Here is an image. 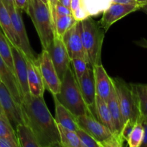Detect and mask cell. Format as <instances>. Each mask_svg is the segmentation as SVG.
<instances>
[{"instance_id": "6da1fadb", "label": "cell", "mask_w": 147, "mask_h": 147, "mask_svg": "<svg viewBox=\"0 0 147 147\" xmlns=\"http://www.w3.org/2000/svg\"><path fill=\"white\" fill-rule=\"evenodd\" d=\"M21 107L25 123L33 131L40 147L61 146L57 123L46 105L44 96L24 95Z\"/></svg>"}, {"instance_id": "7a4b0ae2", "label": "cell", "mask_w": 147, "mask_h": 147, "mask_svg": "<svg viewBox=\"0 0 147 147\" xmlns=\"http://www.w3.org/2000/svg\"><path fill=\"white\" fill-rule=\"evenodd\" d=\"M26 13L32 21L42 49L48 50L55 36L54 22L49 7L40 0H29Z\"/></svg>"}, {"instance_id": "3957f363", "label": "cell", "mask_w": 147, "mask_h": 147, "mask_svg": "<svg viewBox=\"0 0 147 147\" xmlns=\"http://www.w3.org/2000/svg\"><path fill=\"white\" fill-rule=\"evenodd\" d=\"M80 35L88 63L91 67L101 63V50L105 30L88 17L80 21Z\"/></svg>"}, {"instance_id": "277c9868", "label": "cell", "mask_w": 147, "mask_h": 147, "mask_svg": "<svg viewBox=\"0 0 147 147\" xmlns=\"http://www.w3.org/2000/svg\"><path fill=\"white\" fill-rule=\"evenodd\" d=\"M55 96L76 117L90 111L83 100L71 65L62 78L60 92Z\"/></svg>"}, {"instance_id": "5b68a950", "label": "cell", "mask_w": 147, "mask_h": 147, "mask_svg": "<svg viewBox=\"0 0 147 147\" xmlns=\"http://www.w3.org/2000/svg\"><path fill=\"white\" fill-rule=\"evenodd\" d=\"M111 80L116 90L123 124L129 120L136 123L138 122L139 113L132 85L129 84L120 78H111Z\"/></svg>"}, {"instance_id": "8992f818", "label": "cell", "mask_w": 147, "mask_h": 147, "mask_svg": "<svg viewBox=\"0 0 147 147\" xmlns=\"http://www.w3.org/2000/svg\"><path fill=\"white\" fill-rule=\"evenodd\" d=\"M37 59L45 89H47L52 95L56 96L60 92L61 80L57 75L49 52L42 49Z\"/></svg>"}, {"instance_id": "52a82bcc", "label": "cell", "mask_w": 147, "mask_h": 147, "mask_svg": "<svg viewBox=\"0 0 147 147\" xmlns=\"http://www.w3.org/2000/svg\"><path fill=\"white\" fill-rule=\"evenodd\" d=\"M76 119L79 128L84 130L98 142H100L101 146L102 143L107 140L113 134V132L100 123L90 111L84 115L77 116Z\"/></svg>"}, {"instance_id": "ba28073f", "label": "cell", "mask_w": 147, "mask_h": 147, "mask_svg": "<svg viewBox=\"0 0 147 147\" xmlns=\"http://www.w3.org/2000/svg\"><path fill=\"white\" fill-rule=\"evenodd\" d=\"M11 17V22H12L13 27L17 34V37L20 42V49L25 57L32 61H37V59L35 56V53L33 51L30 41H29L28 36L26 32L25 26L23 22L22 17L21 15V11L19 10L15 6L7 9Z\"/></svg>"}, {"instance_id": "9c48e42d", "label": "cell", "mask_w": 147, "mask_h": 147, "mask_svg": "<svg viewBox=\"0 0 147 147\" xmlns=\"http://www.w3.org/2000/svg\"><path fill=\"white\" fill-rule=\"evenodd\" d=\"M0 103L4 114L11 123H14L15 126L20 123H25L21 105L16 102L2 83H0Z\"/></svg>"}, {"instance_id": "30bf717a", "label": "cell", "mask_w": 147, "mask_h": 147, "mask_svg": "<svg viewBox=\"0 0 147 147\" xmlns=\"http://www.w3.org/2000/svg\"><path fill=\"white\" fill-rule=\"evenodd\" d=\"M47 50L49 52L59 78L62 80L71 63L70 58L61 37L55 34L53 44Z\"/></svg>"}, {"instance_id": "8fae6325", "label": "cell", "mask_w": 147, "mask_h": 147, "mask_svg": "<svg viewBox=\"0 0 147 147\" xmlns=\"http://www.w3.org/2000/svg\"><path fill=\"white\" fill-rule=\"evenodd\" d=\"M142 7L141 5L119 4L111 1L110 6L103 11L99 24L106 32L115 22L130 13L141 9Z\"/></svg>"}, {"instance_id": "7c38bea8", "label": "cell", "mask_w": 147, "mask_h": 147, "mask_svg": "<svg viewBox=\"0 0 147 147\" xmlns=\"http://www.w3.org/2000/svg\"><path fill=\"white\" fill-rule=\"evenodd\" d=\"M62 40L70 60L75 57H82L86 60L80 35V21H76L63 34Z\"/></svg>"}, {"instance_id": "4fadbf2b", "label": "cell", "mask_w": 147, "mask_h": 147, "mask_svg": "<svg viewBox=\"0 0 147 147\" xmlns=\"http://www.w3.org/2000/svg\"><path fill=\"white\" fill-rule=\"evenodd\" d=\"M14 65V76L17 78L23 96L30 93L27 83V66L26 57L21 49L16 47L9 42Z\"/></svg>"}, {"instance_id": "5bb4252c", "label": "cell", "mask_w": 147, "mask_h": 147, "mask_svg": "<svg viewBox=\"0 0 147 147\" xmlns=\"http://www.w3.org/2000/svg\"><path fill=\"white\" fill-rule=\"evenodd\" d=\"M78 82L85 103L89 111L96 116L95 102H96V90L93 67L90 65L89 66L84 75Z\"/></svg>"}, {"instance_id": "9a60e30c", "label": "cell", "mask_w": 147, "mask_h": 147, "mask_svg": "<svg viewBox=\"0 0 147 147\" xmlns=\"http://www.w3.org/2000/svg\"><path fill=\"white\" fill-rule=\"evenodd\" d=\"M27 66V83L30 94L34 97L44 96L45 86L40 73L38 63L26 57Z\"/></svg>"}, {"instance_id": "2e32d148", "label": "cell", "mask_w": 147, "mask_h": 147, "mask_svg": "<svg viewBox=\"0 0 147 147\" xmlns=\"http://www.w3.org/2000/svg\"><path fill=\"white\" fill-rule=\"evenodd\" d=\"M0 80L7 87L16 102L21 105L23 94L17 78L0 55Z\"/></svg>"}, {"instance_id": "e0dca14e", "label": "cell", "mask_w": 147, "mask_h": 147, "mask_svg": "<svg viewBox=\"0 0 147 147\" xmlns=\"http://www.w3.org/2000/svg\"><path fill=\"white\" fill-rule=\"evenodd\" d=\"M95 84H96V95L104 100H107L111 90V78L108 75L102 63L93 66Z\"/></svg>"}, {"instance_id": "ac0fdd59", "label": "cell", "mask_w": 147, "mask_h": 147, "mask_svg": "<svg viewBox=\"0 0 147 147\" xmlns=\"http://www.w3.org/2000/svg\"><path fill=\"white\" fill-rule=\"evenodd\" d=\"M53 100L55 107V119L57 124L70 129L72 131H76L79 129L78 125L77 119L74 114L71 113L67 109H66L56 98L55 95H53Z\"/></svg>"}, {"instance_id": "d6986e66", "label": "cell", "mask_w": 147, "mask_h": 147, "mask_svg": "<svg viewBox=\"0 0 147 147\" xmlns=\"http://www.w3.org/2000/svg\"><path fill=\"white\" fill-rule=\"evenodd\" d=\"M0 27L9 41L20 49V40L13 27L10 14L1 0H0Z\"/></svg>"}, {"instance_id": "ffe728a7", "label": "cell", "mask_w": 147, "mask_h": 147, "mask_svg": "<svg viewBox=\"0 0 147 147\" xmlns=\"http://www.w3.org/2000/svg\"><path fill=\"white\" fill-rule=\"evenodd\" d=\"M95 110H96V116L98 120L106 127L109 128L113 133L116 132L106 100L98 95H96V96Z\"/></svg>"}, {"instance_id": "44dd1931", "label": "cell", "mask_w": 147, "mask_h": 147, "mask_svg": "<svg viewBox=\"0 0 147 147\" xmlns=\"http://www.w3.org/2000/svg\"><path fill=\"white\" fill-rule=\"evenodd\" d=\"M106 103H107L108 107H109L111 114L116 131L120 134L123 126V120L113 85L112 86L110 95L106 100Z\"/></svg>"}, {"instance_id": "7402d4cb", "label": "cell", "mask_w": 147, "mask_h": 147, "mask_svg": "<svg viewBox=\"0 0 147 147\" xmlns=\"http://www.w3.org/2000/svg\"><path fill=\"white\" fill-rule=\"evenodd\" d=\"M16 135L20 147H40L33 131L26 123L16 126Z\"/></svg>"}, {"instance_id": "603a6c76", "label": "cell", "mask_w": 147, "mask_h": 147, "mask_svg": "<svg viewBox=\"0 0 147 147\" xmlns=\"http://www.w3.org/2000/svg\"><path fill=\"white\" fill-rule=\"evenodd\" d=\"M136 96V104L139 113V121L147 119V91L146 85L131 84Z\"/></svg>"}, {"instance_id": "cb8c5ba5", "label": "cell", "mask_w": 147, "mask_h": 147, "mask_svg": "<svg viewBox=\"0 0 147 147\" xmlns=\"http://www.w3.org/2000/svg\"><path fill=\"white\" fill-rule=\"evenodd\" d=\"M60 134V145L63 147H82L80 139L75 131L70 130L57 124Z\"/></svg>"}, {"instance_id": "d4e9b609", "label": "cell", "mask_w": 147, "mask_h": 147, "mask_svg": "<svg viewBox=\"0 0 147 147\" xmlns=\"http://www.w3.org/2000/svg\"><path fill=\"white\" fill-rule=\"evenodd\" d=\"M0 55L4 60L6 64L9 67L11 72L14 74L12 54H11V50L10 48L9 42L4 33L3 32L1 27H0Z\"/></svg>"}, {"instance_id": "484cf974", "label": "cell", "mask_w": 147, "mask_h": 147, "mask_svg": "<svg viewBox=\"0 0 147 147\" xmlns=\"http://www.w3.org/2000/svg\"><path fill=\"white\" fill-rule=\"evenodd\" d=\"M76 22V20L73 17V14L57 17L55 22V30L56 35L62 38L65 32L69 30Z\"/></svg>"}, {"instance_id": "4316f807", "label": "cell", "mask_w": 147, "mask_h": 147, "mask_svg": "<svg viewBox=\"0 0 147 147\" xmlns=\"http://www.w3.org/2000/svg\"><path fill=\"white\" fill-rule=\"evenodd\" d=\"M0 137L8 138L18 142L16 131L5 114L0 115Z\"/></svg>"}, {"instance_id": "83f0119b", "label": "cell", "mask_w": 147, "mask_h": 147, "mask_svg": "<svg viewBox=\"0 0 147 147\" xmlns=\"http://www.w3.org/2000/svg\"><path fill=\"white\" fill-rule=\"evenodd\" d=\"M144 135V130L142 123L136 122L127 140L128 145L130 147H140Z\"/></svg>"}, {"instance_id": "f1b7e54d", "label": "cell", "mask_w": 147, "mask_h": 147, "mask_svg": "<svg viewBox=\"0 0 147 147\" xmlns=\"http://www.w3.org/2000/svg\"><path fill=\"white\" fill-rule=\"evenodd\" d=\"M70 63H71L76 79L78 81L86 73L90 65L88 64L86 59L82 58V57H75V58L71 59Z\"/></svg>"}, {"instance_id": "f546056e", "label": "cell", "mask_w": 147, "mask_h": 147, "mask_svg": "<svg viewBox=\"0 0 147 147\" xmlns=\"http://www.w3.org/2000/svg\"><path fill=\"white\" fill-rule=\"evenodd\" d=\"M76 133L80 139L82 147H102L100 142L83 129L79 128L76 131Z\"/></svg>"}, {"instance_id": "4dcf8cb0", "label": "cell", "mask_w": 147, "mask_h": 147, "mask_svg": "<svg viewBox=\"0 0 147 147\" xmlns=\"http://www.w3.org/2000/svg\"><path fill=\"white\" fill-rule=\"evenodd\" d=\"M135 124H136V122H134L131 120L127 121H126L124 123L123 128H122L121 131L120 132L121 136L124 139V141L127 142L128 139H129V136H130Z\"/></svg>"}, {"instance_id": "1f68e13d", "label": "cell", "mask_w": 147, "mask_h": 147, "mask_svg": "<svg viewBox=\"0 0 147 147\" xmlns=\"http://www.w3.org/2000/svg\"><path fill=\"white\" fill-rule=\"evenodd\" d=\"M72 14V11L70 8L65 7L63 4H60L58 1L55 7V16L56 18L57 17H61V16L70 15Z\"/></svg>"}, {"instance_id": "d6a6232c", "label": "cell", "mask_w": 147, "mask_h": 147, "mask_svg": "<svg viewBox=\"0 0 147 147\" xmlns=\"http://www.w3.org/2000/svg\"><path fill=\"white\" fill-rule=\"evenodd\" d=\"M0 147H20L18 142L8 139L0 137Z\"/></svg>"}, {"instance_id": "836d02e7", "label": "cell", "mask_w": 147, "mask_h": 147, "mask_svg": "<svg viewBox=\"0 0 147 147\" xmlns=\"http://www.w3.org/2000/svg\"><path fill=\"white\" fill-rule=\"evenodd\" d=\"M15 7L20 11H25L27 10L29 4V0H14Z\"/></svg>"}, {"instance_id": "e575fe53", "label": "cell", "mask_w": 147, "mask_h": 147, "mask_svg": "<svg viewBox=\"0 0 147 147\" xmlns=\"http://www.w3.org/2000/svg\"><path fill=\"white\" fill-rule=\"evenodd\" d=\"M58 3V0H48V4H49V9H50V13H51L52 17H53V22H55L56 16H55V7L57 4Z\"/></svg>"}, {"instance_id": "d590c367", "label": "cell", "mask_w": 147, "mask_h": 147, "mask_svg": "<svg viewBox=\"0 0 147 147\" xmlns=\"http://www.w3.org/2000/svg\"><path fill=\"white\" fill-rule=\"evenodd\" d=\"M140 122L142 123V126L144 127V130L143 142H142V144L140 147H147V119H144Z\"/></svg>"}, {"instance_id": "8d00e7d4", "label": "cell", "mask_w": 147, "mask_h": 147, "mask_svg": "<svg viewBox=\"0 0 147 147\" xmlns=\"http://www.w3.org/2000/svg\"><path fill=\"white\" fill-rule=\"evenodd\" d=\"M84 6L83 3V0H71V6H70V9L72 12L74 10H76L78 7Z\"/></svg>"}, {"instance_id": "74e56055", "label": "cell", "mask_w": 147, "mask_h": 147, "mask_svg": "<svg viewBox=\"0 0 147 147\" xmlns=\"http://www.w3.org/2000/svg\"><path fill=\"white\" fill-rule=\"evenodd\" d=\"M112 2L119 3V4H134V5H140L136 0H112ZM142 6V5H141Z\"/></svg>"}, {"instance_id": "f35d334b", "label": "cell", "mask_w": 147, "mask_h": 147, "mask_svg": "<svg viewBox=\"0 0 147 147\" xmlns=\"http://www.w3.org/2000/svg\"><path fill=\"white\" fill-rule=\"evenodd\" d=\"M135 43H136L137 45L140 46V47L147 49V40H146V39L142 38L141 39V40H138V41L135 42Z\"/></svg>"}, {"instance_id": "ab89813d", "label": "cell", "mask_w": 147, "mask_h": 147, "mask_svg": "<svg viewBox=\"0 0 147 147\" xmlns=\"http://www.w3.org/2000/svg\"><path fill=\"white\" fill-rule=\"evenodd\" d=\"M1 1L4 3V4L7 7V9L15 6V4H14V0H1Z\"/></svg>"}, {"instance_id": "60d3db41", "label": "cell", "mask_w": 147, "mask_h": 147, "mask_svg": "<svg viewBox=\"0 0 147 147\" xmlns=\"http://www.w3.org/2000/svg\"><path fill=\"white\" fill-rule=\"evenodd\" d=\"M59 2L61 4H63L65 7H67V8L70 9V6H71V0H58Z\"/></svg>"}, {"instance_id": "b9f144b4", "label": "cell", "mask_w": 147, "mask_h": 147, "mask_svg": "<svg viewBox=\"0 0 147 147\" xmlns=\"http://www.w3.org/2000/svg\"><path fill=\"white\" fill-rule=\"evenodd\" d=\"M141 9L143 10V11H144L145 13H146V14H147V1L146 3H145L144 4L143 7H142V9Z\"/></svg>"}, {"instance_id": "7bdbcfd3", "label": "cell", "mask_w": 147, "mask_h": 147, "mask_svg": "<svg viewBox=\"0 0 147 147\" xmlns=\"http://www.w3.org/2000/svg\"><path fill=\"white\" fill-rule=\"evenodd\" d=\"M136 1H137V2L139 3V4H140V5H142V7H143L144 4L145 3H146V1H147V0H136Z\"/></svg>"}, {"instance_id": "ee69618b", "label": "cell", "mask_w": 147, "mask_h": 147, "mask_svg": "<svg viewBox=\"0 0 147 147\" xmlns=\"http://www.w3.org/2000/svg\"><path fill=\"white\" fill-rule=\"evenodd\" d=\"M1 114H4V111H3L2 107H1V103H0V115Z\"/></svg>"}, {"instance_id": "f6af8a7d", "label": "cell", "mask_w": 147, "mask_h": 147, "mask_svg": "<svg viewBox=\"0 0 147 147\" xmlns=\"http://www.w3.org/2000/svg\"><path fill=\"white\" fill-rule=\"evenodd\" d=\"M40 1H42V2L44 3V4H47V5L48 6V7H49V4H48V0H40Z\"/></svg>"}, {"instance_id": "bcb514c9", "label": "cell", "mask_w": 147, "mask_h": 147, "mask_svg": "<svg viewBox=\"0 0 147 147\" xmlns=\"http://www.w3.org/2000/svg\"><path fill=\"white\" fill-rule=\"evenodd\" d=\"M146 91H147V86H146Z\"/></svg>"}, {"instance_id": "7dc6e473", "label": "cell", "mask_w": 147, "mask_h": 147, "mask_svg": "<svg viewBox=\"0 0 147 147\" xmlns=\"http://www.w3.org/2000/svg\"><path fill=\"white\" fill-rule=\"evenodd\" d=\"M1 83V80H0V83Z\"/></svg>"}]
</instances>
